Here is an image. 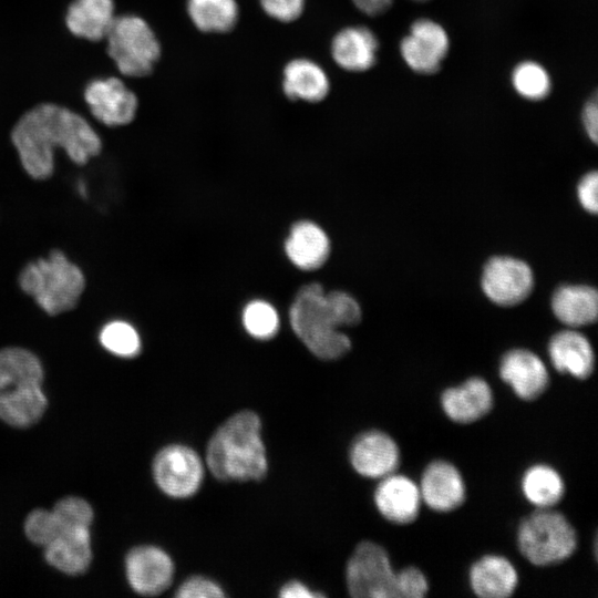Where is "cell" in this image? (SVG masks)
Listing matches in <instances>:
<instances>
[{"instance_id": "cell-14", "label": "cell", "mask_w": 598, "mask_h": 598, "mask_svg": "<svg viewBox=\"0 0 598 598\" xmlns=\"http://www.w3.org/2000/svg\"><path fill=\"white\" fill-rule=\"evenodd\" d=\"M422 502L436 512H450L465 499V483L458 470L446 461H434L424 470L419 485Z\"/></svg>"}, {"instance_id": "cell-29", "label": "cell", "mask_w": 598, "mask_h": 598, "mask_svg": "<svg viewBox=\"0 0 598 598\" xmlns=\"http://www.w3.org/2000/svg\"><path fill=\"white\" fill-rule=\"evenodd\" d=\"M522 491L537 508H551L564 496L565 484L560 474L549 465L530 466L523 475Z\"/></svg>"}, {"instance_id": "cell-5", "label": "cell", "mask_w": 598, "mask_h": 598, "mask_svg": "<svg viewBox=\"0 0 598 598\" xmlns=\"http://www.w3.org/2000/svg\"><path fill=\"white\" fill-rule=\"evenodd\" d=\"M518 547L536 566H549L569 558L577 547V535L566 517L551 508H538L518 528Z\"/></svg>"}, {"instance_id": "cell-37", "label": "cell", "mask_w": 598, "mask_h": 598, "mask_svg": "<svg viewBox=\"0 0 598 598\" xmlns=\"http://www.w3.org/2000/svg\"><path fill=\"white\" fill-rule=\"evenodd\" d=\"M225 594L215 582L204 577H192L187 579L176 592L179 598H218Z\"/></svg>"}, {"instance_id": "cell-16", "label": "cell", "mask_w": 598, "mask_h": 598, "mask_svg": "<svg viewBox=\"0 0 598 598\" xmlns=\"http://www.w3.org/2000/svg\"><path fill=\"white\" fill-rule=\"evenodd\" d=\"M374 502L384 518L404 525L417 517L422 497L419 486L412 480L392 473L381 478L374 493Z\"/></svg>"}, {"instance_id": "cell-41", "label": "cell", "mask_w": 598, "mask_h": 598, "mask_svg": "<svg viewBox=\"0 0 598 598\" xmlns=\"http://www.w3.org/2000/svg\"><path fill=\"white\" fill-rule=\"evenodd\" d=\"M279 595L286 598H310V597H321V594H316L310 591L308 587L302 585L299 581L287 582L280 590Z\"/></svg>"}, {"instance_id": "cell-27", "label": "cell", "mask_w": 598, "mask_h": 598, "mask_svg": "<svg viewBox=\"0 0 598 598\" xmlns=\"http://www.w3.org/2000/svg\"><path fill=\"white\" fill-rule=\"evenodd\" d=\"M42 380V364L31 351L16 347L0 350V391L41 385Z\"/></svg>"}, {"instance_id": "cell-15", "label": "cell", "mask_w": 598, "mask_h": 598, "mask_svg": "<svg viewBox=\"0 0 598 598\" xmlns=\"http://www.w3.org/2000/svg\"><path fill=\"white\" fill-rule=\"evenodd\" d=\"M499 374L523 400L538 398L548 385V371L542 359L526 349L508 351L501 361Z\"/></svg>"}, {"instance_id": "cell-9", "label": "cell", "mask_w": 598, "mask_h": 598, "mask_svg": "<svg viewBox=\"0 0 598 598\" xmlns=\"http://www.w3.org/2000/svg\"><path fill=\"white\" fill-rule=\"evenodd\" d=\"M533 286V271L523 260L498 256L488 260L484 267L482 288L496 305L508 307L522 302Z\"/></svg>"}, {"instance_id": "cell-26", "label": "cell", "mask_w": 598, "mask_h": 598, "mask_svg": "<svg viewBox=\"0 0 598 598\" xmlns=\"http://www.w3.org/2000/svg\"><path fill=\"white\" fill-rule=\"evenodd\" d=\"M551 308L557 319L569 327L590 324L597 319L598 295L589 286H563L555 291Z\"/></svg>"}, {"instance_id": "cell-23", "label": "cell", "mask_w": 598, "mask_h": 598, "mask_svg": "<svg viewBox=\"0 0 598 598\" xmlns=\"http://www.w3.org/2000/svg\"><path fill=\"white\" fill-rule=\"evenodd\" d=\"M330 82L324 70L306 58L288 62L282 72V91L293 101L317 103L329 93Z\"/></svg>"}, {"instance_id": "cell-42", "label": "cell", "mask_w": 598, "mask_h": 598, "mask_svg": "<svg viewBox=\"0 0 598 598\" xmlns=\"http://www.w3.org/2000/svg\"><path fill=\"white\" fill-rule=\"evenodd\" d=\"M416 1H425V0H416Z\"/></svg>"}, {"instance_id": "cell-11", "label": "cell", "mask_w": 598, "mask_h": 598, "mask_svg": "<svg viewBox=\"0 0 598 598\" xmlns=\"http://www.w3.org/2000/svg\"><path fill=\"white\" fill-rule=\"evenodd\" d=\"M401 54L405 63L421 74L435 73L448 50L445 30L430 19L416 20L410 34L402 39Z\"/></svg>"}, {"instance_id": "cell-8", "label": "cell", "mask_w": 598, "mask_h": 598, "mask_svg": "<svg viewBox=\"0 0 598 598\" xmlns=\"http://www.w3.org/2000/svg\"><path fill=\"white\" fill-rule=\"evenodd\" d=\"M153 474L158 487L172 497H188L199 487L204 470L198 455L183 445L164 447L154 458Z\"/></svg>"}, {"instance_id": "cell-24", "label": "cell", "mask_w": 598, "mask_h": 598, "mask_svg": "<svg viewBox=\"0 0 598 598\" xmlns=\"http://www.w3.org/2000/svg\"><path fill=\"white\" fill-rule=\"evenodd\" d=\"M113 0H73L65 14V24L75 37L101 41L115 19Z\"/></svg>"}, {"instance_id": "cell-34", "label": "cell", "mask_w": 598, "mask_h": 598, "mask_svg": "<svg viewBox=\"0 0 598 598\" xmlns=\"http://www.w3.org/2000/svg\"><path fill=\"white\" fill-rule=\"evenodd\" d=\"M24 533L33 544L45 547L61 533V527L52 509L37 508L27 516Z\"/></svg>"}, {"instance_id": "cell-13", "label": "cell", "mask_w": 598, "mask_h": 598, "mask_svg": "<svg viewBox=\"0 0 598 598\" xmlns=\"http://www.w3.org/2000/svg\"><path fill=\"white\" fill-rule=\"evenodd\" d=\"M353 468L362 476L383 478L396 470L400 451L395 441L384 432L369 431L353 442L350 451Z\"/></svg>"}, {"instance_id": "cell-6", "label": "cell", "mask_w": 598, "mask_h": 598, "mask_svg": "<svg viewBox=\"0 0 598 598\" xmlns=\"http://www.w3.org/2000/svg\"><path fill=\"white\" fill-rule=\"evenodd\" d=\"M107 54L126 76L148 75L161 56V44L153 29L141 17H115L106 35Z\"/></svg>"}, {"instance_id": "cell-20", "label": "cell", "mask_w": 598, "mask_h": 598, "mask_svg": "<svg viewBox=\"0 0 598 598\" xmlns=\"http://www.w3.org/2000/svg\"><path fill=\"white\" fill-rule=\"evenodd\" d=\"M378 40L364 27H348L332 39L331 55L342 69L361 72L370 69L377 59Z\"/></svg>"}, {"instance_id": "cell-19", "label": "cell", "mask_w": 598, "mask_h": 598, "mask_svg": "<svg viewBox=\"0 0 598 598\" xmlns=\"http://www.w3.org/2000/svg\"><path fill=\"white\" fill-rule=\"evenodd\" d=\"M285 252L299 269L315 270L326 262L330 254V241L320 226L302 220L290 229Z\"/></svg>"}, {"instance_id": "cell-31", "label": "cell", "mask_w": 598, "mask_h": 598, "mask_svg": "<svg viewBox=\"0 0 598 598\" xmlns=\"http://www.w3.org/2000/svg\"><path fill=\"white\" fill-rule=\"evenodd\" d=\"M518 94L532 101L544 99L550 90V80L546 70L532 61L518 64L512 75Z\"/></svg>"}, {"instance_id": "cell-32", "label": "cell", "mask_w": 598, "mask_h": 598, "mask_svg": "<svg viewBox=\"0 0 598 598\" xmlns=\"http://www.w3.org/2000/svg\"><path fill=\"white\" fill-rule=\"evenodd\" d=\"M243 324L246 331L259 340L272 338L279 329L276 309L267 301H250L243 311Z\"/></svg>"}, {"instance_id": "cell-38", "label": "cell", "mask_w": 598, "mask_h": 598, "mask_svg": "<svg viewBox=\"0 0 598 598\" xmlns=\"http://www.w3.org/2000/svg\"><path fill=\"white\" fill-rule=\"evenodd\" d=\"M597 186V172H590L581 178L577 187V195L581 206L592 214H596L598 209Z\"/></svg>"}, {"instance_id": "cell-25", "label": "cell", "mask_w": 598, "mask_h": 598, "mask_svg": "<svg viewBox=\"0 0 598 598\" xmlns=\"http://www.w3.org/2000/svg\"><path fill=\"white\" fill-rule=\"evenodd\" d=\"M48 400L41 385L0 391V420L14 427H29L45 412Z\"/></svg>"}, {"instance_id": "cell-3", "label": "cell", "mask_w": 598, "mask_h": 598, "mask_svg": "<svg viewBox=\"0 0 598 598\" xmlns=\"http://www.w3.org/2000/svg\"><path fill=\"white\" fill-rule=\"evenodd\" d=\"M289 321L295 334L319 359L341 358L351 348L350 339L339 330L328 292L317 282L299 289L289 309Z\"/></svg>"}, {"instance_id": "cell-30", "label": "cell", "mask_w": 598, "mask_h": 598, "mask_svg": "<svg viewBox=\"0 0 598 598\" xmlns=\"http://www.w3.org/2000/svg\"><path fill=\"white\" fill-rule=\"evenodd\" d=\"M99 339L105 350L121 358H134L141 350L138 332L131 323L122 320L103 326Z\"/></svg>"}, {"instance_id": "cell-7", "label": "cell", "mask_w": 598, "mask_h": 598, "mask_svg": "<svg viewBox=\"0 0 598 598\" xmlns=\"http://www.w3.org/2000/svg\"><path fill=\"white\" fill-rule=\"evenodd\" d=\"M394 575L383 547L360 543L347 565L349 594L355 598H394Z\"/></svg>"}, {"instance_id": "cell-35", "label": "cell", "mask_w": 598, "mask_h": 598, "mask_svg": "<svg viewBox=\"0 0 598 598\" xmlns=\"http://www.w3.org/2000/svg\"><path fill=\"white\" fill-rule=\"evenodd\" d=\"M429 590L424 574L415 567H406L394 575V598H422Z\"/></svg>"}, {"instance_id": "cell-10", "label": "cell", "mask_w": 598, "mask_h": 598, "mask_svg": "<svg viewBox=\"0 0 598 598\" xmlns=\"http://www.w3.org/2000/svg\"><path fill=\"white\" fill-rule=\"evenodd\" d=\"M84 100L91 114L111 127L131 123L138 107L135 93L114 76L89 82L84 89Z\"/></svg>"}, {"instance_id": "cell-2", "label": "cell", "mask_w": 598, "mask_h": 598, "mask_svg": "<svg viewBox=\"0 0 598 598\" xmlns=\"http://www.w3.org/2000/svg\"><path fill=\"white\" fill-rule=\"evenodd\" d=\"M206 461L213 475L223 481L261 478L267 458L259 417L251 411L229 417L212 436Z\"/></svg>"}, {"instance_id": "cell-40", "label": "cell", "mask_w": 598, "mask_h": 598, "mask_svg": "<svg viewBox=\"0 0 598 598\" xmlns=\"http://www.w3.org/2000/svg\"><path fill=\"white\" fill-rule=\"evenodd\" d=\"M354 6L368 16H378L385 12L393 0H352Z\"/></svg>"}, {"instance_id": "cell-4", "label": "cell", "mask_w": 598, "mask_h": 598, "mask_svg": "<svg viewBox=\"0 0 598 598\" xmlns=\"http://www.w3.org/2000/svg\"><path fill=\"white\" fill-rule=\"evenodd\" d=\"M20 288L48 315L73 309L80 300L85 278L82 270L62 251L29 262L20 272Z\"/></svg>"}, {"instance_id": "cell-21", "label": "cell", "mask_w": 598, "mask_h": 598, "mask_svg": "<svg viewBox=\"0 0 598 598\" xmlns=\"http://www.w3.org/2000/svg\"><path fill=\"white\" fill-rule=\"evenodd\" d=\"M517 584L516 568L503 556L486 555L470 570L471 588L482 598H506L515 591Z\"/></svg>"}, {"instance_id": "cell-18", "label": "cell", "mask_w": 598, "mask_h": 598, "mask_svg": "<svg viewBox=\"0 0 598 598\" xmlns=\"http://www.w3.org/2000/svg\"><path fill=\"white\" fill-rule=\"evenodd\" d=\"M44 548L48 564L66 575H80L87 570L92 560L89 527L62 530Z\"/></svg>"}, {"instance_id": "cell-39", "label": "cell", "mask_w": 598, "mask_h": 598, "mask_svg": "<svg viewBox=\"0 0 598 598\" xmlns=\"http://www.w3.org/2000/svg\"><path fill=\"white\" fill-rule=\"evenodd\" d=\"M582 121L589 138L597 143L598 137V102L594 96L584 107Z\"/></svg>"}, {"instance_id": "cell-36", "label": "cell", "mask_w": 598, "mask_h": 598, "mask_svg": "<svg viewBox=\"0 0 598 598\" xmlns=\"http://www.w3.org/2000/svg\"><path fill=\"white\" fill-rule=\"evenodd\" d=\"M265 13L279 22H292L303 12L306 0H259Z\"/></svg>"}, {"instance_id": "cell-22", "label": "cell", "mask_w": 598, "mask_h": 598, "mask_svg": "<svg viewBox=\"0 0 598 598\" xmlns=\"http://www.w3.org/2000/svg\"><path fill=\"white\" fill-rule=\"evenodd\" d=\"M551 363L561 373L578 379L588 378L595 367V355L588 339L574 330L556 333L548 344Z\"/></svg>"}, {"instance_id": "cell-12", "label": "cell", "mask_w": 598, "mask_h": 598, "mask_svg": "<svg viewBox=\"0 0 598 598\" xmlns=\"http://www.w3.org/2000/svg\"><path fill=\"white\" fill-rule=\"evenodd\" d=\"M125 570L130 586L144 596H155L171 585L174 566L169 556L154 546L133 548L126 556Z\"/></svg>"}, {"instance_id": "cell-17", "label": "cell", "mask_w": 598, "mask_h": 598, "mask_svg": "<svg viewBox=\"0 0 598 598\" xmlns=\"http://www.w3.org/2000/svg\"><path fill=\"white\" fill-rule=\"evenodd\" d=\"M444 413L457 423H472L487 414L493 405V392L481 378H471L458 386L446 389L441 395Z\"/></svg>"}, {"instance_id": "cell-33", "label": "cell", "mask_w": 598, "mask_h": 598, "mask_svg": "<svg viewBox=\"0 0 598 598\" xmlns=\"http://www.w3.org/2000/svg\"><path fill=\"white\" fill-rule=\"evenodd\" d=\"M61 532L70 528L89 527L93 520V509L83 498L68 496L58 501L52 508Z\"/></svg>"}, {"instance_id": "cell-28", "label": "cell", "mask_w": 598, "mask_h": 598, "mask_svg": "<svg viewBox=\"0 0 598 598\" xmlns=\"http://www.w3.org/2000/svg\"><path fill=\"white\" fill-rule=\"evenodd\" d=\"M186 9L193 24L205 33H226L238 21L236 0H187Z\"/></svg>"}, {"instance_id": "cell-1", "label": "cell", "mask_w": 598, "mask_h": 598, "mask_svg": "<svg viewBox=\"0 0 598 598\" xmlns=\"http://www.w3.org/2000/svg\"><path fill=\"white\" fill-rule=\"evenodd\" d=\"M12 143L24 171L34 179H45L54 171V150L84 165L96 156L102 141L80 114L54 103H42L25 112L13 126Z\"/></svg>"}]
</instances>
